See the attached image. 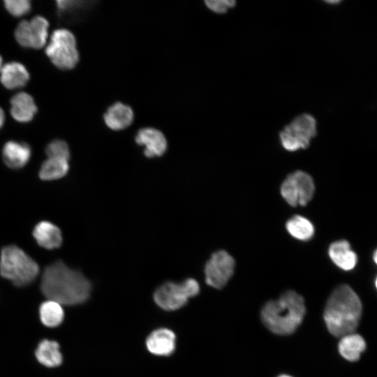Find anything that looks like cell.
<instances>
[{"label": "cell", "instance_id": "obj_29", "mask_svg": "<svg viewBox=\"0 0 377 377\" xmlns=\"http://www.w3.org/2000/svg\"><path fill=\"white\" fill-rule=\"evenodd\" d=\"M374 259L375 263H376V251H374Z\"/></svg>", "mask_w": 377, "mask_h": 377}, {"label": "cell", "instance_id": "obj_4", "mask_svg": "<svg viewBox=\"0 0 377 377\" xmlns=\"http://www.w3.org/2000/svg\"><path fill=\"white\" fill-rule=\"evenodd\" d=\"M39 273L37 263L15 245L4 246L0 254V275L15 286L22 287L33 282Z\"/></svg>", "mask_w": 377, "mask_h": 377}, {"label": "cell", "instance_id": "obj_25", "mask_svg": "<svg viewBox=\"0 0 377 377\" xmlns=\"http://www.w3.org/2000/svg\"><path fill=\"white\" fill-rule=\"evenodd\" d=\"M4 6L13 16L20 17L29 12L31 2L28 0H6Z\"/></svg>", "mask_w": 377, "mask_h": 377}, {"label": "cell", "instance_id": "obj_18", "mask_svg": "<svg viewBox=\"0 0 377 377\" xmlns=\"http://www.w3.org/2000/svg\"><path fill=\"white\" fill-rule=\"evenodd\" d=\"M10 114L19 122H29L37 112V107L31 95L25 92L15 94L10 100Z\"/></svg>", "mask_w": 377, "mask_h": 377}, {"label": "cell", "instance_id": "obj_1", "mask_svg": "<svg viewBox=\"0 0 377 377\" xmlns=\"http://www.w3.org/2000/svg\"><path fill=\"white\" fill-rule=\"evenodd\" d=\"M40 290L49 300L72 306L82 304L89 297L91 286L81 272L57 260L44 269Z\"/></svg>", "mask_w": 377, "mask_h": 377}, {"label": "cell", "instance_id": "obj_28", "mask_svg": "<svg viewBox=\"0 0 377 377\" xmlns=\"http://www.w3.org/2000/svg\"><path fill=\"white\" fill-rule=\"evenodd\" d=\"M325 2L329 3H339L340 1H325Z\"/></svg>", "mask_w": 377, "mask_h": 377}, {"label": "cell", "instance_id": "obj_22", "mask_svg": "<svg viewBox=\"0 0 377 377\" xmlns=\"http://www.w3.org/2000/svg\"><path fill=\"white\" fill-rule=\"evenodd\" d=\"M39 316L41 323L45 326L55 327L63 322L64 311L60 304L47 300L40 304Z\"/></svg>", "mask_w": 377, "mask_h": 377}, {"label": "cell", "instance_id": "obj_30", "mask_svg": "<svg viewBox=\"0 0 377 377\" xmlns=\"http://www.w3.org/2000/svg\"><path fill=\"white\" fill-rule=\"evenodd\" d=\"M278 377H292V376H288V375L282 374V375L279 376Z\"/></svg>", "mask_w": 377, "mask_h": 377}, {"label": "cell", "instance_id": "obj_31", "mask_svg": "<svg viewBox=\"0 0 377 377\" xmlns=\"http://www.w3.org/2000/svg\"><path fill=\"white\" fill-rule=\"evenodd\" d=\"M1 64H2V58L0 56V70L1 68Z\"/></svg>", "mask_w": 377, "mask_h": 377}, {"label": "cell", "instance_id": "obj_6", "mask_svg": "<svg viewBox=\"0 0 377 377\" xmlns=\"http://www.w3.org/2000/svg\"><path fill=\"white\" fill-rule=\"evenodd\" d=\"M199 290V283L194 279H188L182 283L167 282L156 290L154 300L162 309L175 311L184 306Z\"/></svg>", "mask_w": 377, "mask_h": 377}, {"label": "cell", "instance_id": "obj_2", "mask_svg": "<svg viewBox=\"0 0 377 377\" xmlns=\"http://www.w3.org/2000/svg\"><path fill=\"white\" fill-rule=\"evenodd\" d=\"M362 314L358 295L348 285L338 286L330 295L324 311V320L329 332L335 337L353 333Z\"/></svg>", "mask_w": 377, "mask_h": 377}, {"label": "cell", "instance_id": "obj_21", "mask_svg": "<svg viewBox=\"0 0 377 377\" xmlns=\"http://www.w3.org/2000/svg\"><path fill=\"white\" fill-rule=\"evenodd\" d=\"M69 170L68 161L63 158H47L41 165L38 175L40 179L51 181L64 177Z\"/></svg>", "mask_w": 377, "mask_h": 377}, {"label": "cell", "instance_id": "obj_13", "mask_svg": "<svg viewBox=\"0 0 377 377\" xmlns=\"http://www.w3.org/2000/svg\"><path fill=\"white\" fill-rule=\"evenodd\" d=\"M149 352L157 356H169L175 350L176 337L175 333L166 328L153 331L146 340Z\"/></svg>", "mask_w": 377, "mask_h": 377}, {"label": "cell", "instance_id": "obj_12", "mask_svg": "<svg viewBox=\"0 0 377 377\" xmlns=\"http://www.w3.org/2000/svg\"><path fill=\"white\" fill-rule=\"evenodd\" d=\"M134 117L132 108L120 101L110 105L103 114L105 124L114 131H119L128 128L133 124Z\"/></svg>", "mask_w": 377, "mask_h": 377}, {"label": "cell", "instance_id": "obj_9", "mask_svg": "<svg viewBox=\"0 0 377 377\" xmlns=\"http://www.w3.org/2000/svg\"><path fill=\"white\" fill-rule=\"evenodd\" d=\"M235 262L226 251L214 253L205 267L207 285L220 289L224 287L233 274Z\"/></svg>", "mask_w": 377, "mask_h": 377}, {"label": "cell", "instance_id": "obj_14", "mask_svg": "<svg viewBox=\"0 0 377 377\" xmlns=\"http://www.w3.org/2000/svg\"><path fill=\"white\" fill-rule=\"evenodd\" d=\"M33 237L40 246L49 250L60 247L63 241L61 230L47 221L36 225L33 230Z\"/></svg>", "mask_w": 377, "mask_h": 377}, {"label": "cell", "instance_id": "obj_16", "mask_svg": "<svg viewBox=\"0 0 377 377\" xmlns=\"http://www.w3.org/2000/svg\"><path fill=\"white\" fill-rule=\"evenodd\" d=\"M328 254L338 267L346 271L353 269L357 262L356 253L351 249L349 242L345 239L332 243L328 249Z\"/></svg>", "mask_w": 377, "mask_h": 377}, {"label": "cell", "instance_id": "obj_5", "mask_svg": "<svg viewBox=\"0 0 377 377\" xmlns=\"http://www.w3.org/2000/svg\"><path fill=\"white\" fill-rule=\"evenodd\" d=\"M45 53L54 66L63 70L73 68L79 61L76 39L65 29L52 33Z\"/></svg>", "mask_w": 377, "mask_h": 377}, {"label": "cell", "instance_id": "obj_24", "mask_svg": "<svg viewBox=\"0 0 377 377\" xmlns=\"http://www.w3.org/2000/svg\"><path fill=\"white\" fill-rule=\"evenodd\" d=\"M45 154L48 158H57L69 160L70 149L66 142L55 140L50 142L45 148Z\"/></svg>", "mask_w": 377, "mask_h": 377}, {"label": "cell", "instance_id": "obj_27", "mask_svg": "<svg viewBox=\"0 0 377 377\" xmlns=\"http://www.w3.org/2000/svg\"><path fill=\"white\" fill-rule=\"evenodd\" d=\"M5 119L3 110L0 108V128L2 127Z\"/></svg>", "mask_w": 377, "mask_h": 377}, {"label": "cell", "instance_id": "obj_7", "mask_svg": "<svg viewBox=\"0 0 377 377\" xmlns=\"http://www.w3.org/2000/svg\"><path fill=\"white\" fill-rule=\"evenodd\" d=\"M316 121L309 114L298 115L279 133L283 147L290 151L307 148L317 134Z\"/></svg>", "mask_w": 377, "mask_h": 377}, {"label": "cell", "instance_id": "obj_20", "mask_svg": "<svg viewBox=\"0 0 377 377\" xmlns=\"http://www.w3.org/2000/svg\"><path fill=\"white\" fill-rule=\"evenodd\" d=\"M366 348V343L362 337L350 333L341 337L339 343V351L346 360L355 362L359 360L360 355Z\"/></svg>", "mask_w": 377, "mask_h": 377}, {"label": "cell", "instance_id": "obj_8", "mask_svg": "<svg viewBox=\"0 0 377 377\" xmlns=\"http://www.w3.org/2000/svg\"><path fill=\"white\" fill-rule=\"evenodd\" d=\"M281 194L291 206L306 205L313 198L315 185L312 177L306 172L297 170L288 175L282 182Z\"/></svg>", "mask_w": 377, "mask_h": 377}, {"label": "cell", "instance_id": "obj_26", "mask_svg": "<svg viewBox=\"0 0 377 377\" xmlns=\"http://www.w3.org/2000/svg\"><path fill=\"white\" fill-rule=\"evenodd\" d=\"M204 3L209 10L216 14L226 13L236 4L234 0H207Z\"/></svg>", "mask_w": 377, "mask_h": 377}, {"label": "cell", "instance_id": "obj_17", "mask_svg": "<svg viewBox=\"0 0 377 377\" xmlns=\"http://www.w3.org/2000/svg\"><path fill=\"white\" fill-rule=\"evenodd\" d=\"M1 84L8 89L24 87L29 80V74L22 64L12 61L1 66L0 70Z\"/></svg>", "mask_w": 377, "mask_h": 377}, {"label": "cell", "instance_id": "obj_11", "mask_svg": "<svg viewBox=\"0 0 377 377\" xmlns=\"http://www.w3.org/2000/svg\"><path fill=\"white\" fill-rule=\"evenodd\" d=\"M135 141L138 145L145 147L144 154L148 158L163 155L168 147L164 133L154 127H145L138 130Z\"/></svg>", "mask_w": 377, "mask_h": 377}, {"label": "cell", "instance_id": "obj_10", "mask_svg": "<svg viewBox=\"0 0 377 377\" xmlns=\"http://www.w3.org/2000/svg\"><path fill=\"white\" fill-rule=\"evenodd\" d=\"M48 21L42 16H35L31 20L21 21L15 31V37L24 47L39 49L47 38Z\"/></svg>", "mask_w": 377, "mask_h": 377}, {"label": "cell", "instance_id": "obj_15", "mask_svg": "<svg viewBox=\"0 0 377 377\" xmlns=\"http://www.w3.org/2000/svg\"><path fill=\"white\" fill-rule=\"evenodd\" d=\"M31 154V151L29 145L15 141L7 142L2 150L5 164L12 169L23 168L29 162Z\"/></svg>", "mask_w": 377, "mask_h": 377}, {"label": "cell", "instance_id": "obj_19", "mask_svg": "<svg viewBox=\"0 0 377 377\" xmlns=\"http://www.w3.org/2000/svg\"><path fill=\"white\" fill-rule=\"evenodd\" d=\"M59 348L57 341L44 339L40 342L36 350V357L46 367H57L62 363L63 360Z\"/></svg>", "mask_w": 377, "mask_h": 377}, {"label": "cell", "instance_id": "obj_23", "mask_svg": "<svg viewBox=\"0 0 377 377\" xmlns=\"http://www.w3.org/2000/svg\"><path fill=\"white\" fill-rule=\"evenodd\" d=\"M286 227L291 236L302 241L309 240L315 232L312 223L306 218L300 215H295L288 219Z\"/></svg>", "mask_w": 377, "mask_h": 377}, {"label": "cell", "instance_id": "obj_3", "mask_svg": "<svg viewBox=\"0 0 377 377\" xmlns=\"http://www.w3.org/2000/svg\"><path fill=\"white\" fill-rule=\"evenodd\" d=\"M304 314L303 297L293 290H288L279 299L269 301L265 304L261 311V318L272 332L288 335L295 331Z\"/></svg>", "mask_w": 377, "mask_h": 377}]
</instances>
